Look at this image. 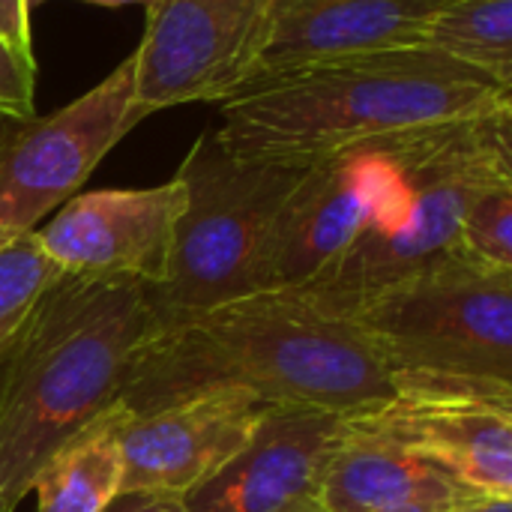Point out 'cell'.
<instances>
[{"label":"cell","instance_id":"1","mask_svg":"<svg viewBox=\"0 0 512 512\" xmlns=\"http://www.w3.org/2000/svg\"><path fill=\"white\" fill-rule=\"evenodd\" d=\"M204 390L351 417L393 393V372L354 321L291 288H267L156 327L132 357L117 402L144 414Z\"/></svg>","mask_w":512,"mask_h":512},{"label":"cell","instance_id":"2","mask_svg":"<svg viewBox=\"0 0 512 512\" xmlns=\"http://www.w3.org/2000/svg\"><path fill=\"white\" fill-rule=\"evenodd\" d=\"M219 108L216 135L231 150L315 162L512 111V90L432 45H408L300 69Z\"/></svg>","mask_w":512,"mask_h":512},{"label":"cell","instance_id":"3","mask_svg":"<svg viewBox=\"0 0 512 512\" xmlns=\"http://www.w3.org/2000/svg\"><path fill=\"white\" fill-rule=\"evenodd\" d=\"M156 330L147 285L60 273L0 351V507L123 390L132 357Z\"/></svg>","mask_w":512,"mask_h":512},{"label":"cell","instance_id":"4","mask_svg":"<svg viewBox=\"0 0 512 512\" xmlns=\"http://www.w3.org/2000/svg\"><path fill=\"white\" fill-rule=\"evenodd\" d=\"M312 162L246 156L201 132L177 168L186 207L168 276L147 288L156 327L273 288V246L282 210Z\"/></svg>","mask_w":512,"mask_h":512},{"label":"cell","instance_id":"5","mask_svg":"<svg viewBox=\"0 0 512 512\" xmlns=\"http://www.w3.org/2000/svg\"><path fill=\"white\" fill-rule=\"evenodd\" d=\"M390 372L512 384V270L453 252L351 318Z\"/></svg>","mask_w":512,"mask_h":512},{"label":"cell","instance_id":"6","mask_svg":"<svg viewBox=\"0 0 512 512\" xmlns=\"http://www.w3.org/2000/svg\"><path fill=\"white\" fill-rule=\"evenodd\" d=\"M512 111L459 126L420 168L408 219L384 240L357 246L303 288H291L336 318H354L390 285L456 252L471 204L512 183Z\"/></svg>","mask_w":512,"mask_h":512},{"label":"cell","instance_id":"7","mask_svg":"<svg viewBox=\"0 0 512 512\" xmlns=\"http://www.w3.org/2000/svg\"><path fill=\"white\" fill-rule=\"evenodd\" d=\"M459 126L465 123L315 159L279 219L273 288H303L345 252L399 231L423 162Z\"/></svg>","mask_w":512,"mask_h":512},{"label":"cell","instance_id":"8","mask_svg":"<svg viewBox=\"0 0 512 512\" xmlns=\"http://www.w3.org/2000/svg\"><path fill=\"white\" fill-rule=\"evenodd\" d=\"M132 54L96 87L48 117H0V249L63 207L132 120Z\"/></svg>","mask_w":512,"mask_h":512},{"label":"cell","instance_id":"9","mask_svg":"<svg viewBox=\"0 0 512 512\" xmlns=\"http://www.w3.org/2000/svg\"><path fill=\"white\" fill-rule=\"evenodd\" d=\"M348 420L438 465L474 495L512 498V384L393 372V393Z\"/></svg>","mask_w":512,"mask_h":512},{"label":"cell","instance_id":"10","mask_svg":"<svg viewBox=\"0 0 512 512\" xmlns=\"http://www.w3.org/2000/svg\"><path fill=\"white\" fill-rule=\"evenodd\" d=\"M135 60L132 120L237 96L270 33L276 0H153Z\"/></svg>","mask_w":512,"mask_h":512},{"label":"cell","instance_id":"11","mask_svg":"<svg viewBox=\"0 0 512 512\" xmlns=\"http://www.w3.org/2000/svg\"><path fill=\"white\" fill-rule=\"evenodd\" d=\"M183 207L186 189L177 177L150 189L81 192L36 228V240L63 273L153 288L168 276Z\"/></svg>","mask_w":512,"mask_h":512},{"label":"cell","instance_id":"12","mask_svg":"<svg viewBox=\"0 0 512 512\" xmlns=\"http://www.w3.org/2000/svg\"><path fill=\"white\" fill-rule=\"evenodd\" d=\"M270 408L243 390H204L144 414L123 408V492L186 498L246 447Z\"/></svg>","mask_w":512,"mask_h":512},{"label":"cell","instance_id":"13","mask_svg":"<svg viewBox=\"0 0 512 512\" xmlns=\"http://www.w3.org/2000/svg\"><path fill=\"white\" fill-rule=\"evenodd\" d=\"M339 414L270 408L246 447L183 501L189 512H324Z\"/></svg>","mask_w":512,"mask_h":512},{"label":"cell","instance_id":"14","mask_svg":"<svg viewBox=\"0 0 512 512\" xmlns=\"http://www.w3.org/2000/svg\"><path fill=\"white\" fill-rule=\"evenodd\" d=\"M447 3L450 0H276L270 33L240 93L330 60L423 45L429 24Z\"/></svg>","mask_w":512,"mask_h":512},{"label":"cell","instance_id":"15","mask_svg":"<svg viewBox=\"0 0 512 512\" xmlns=\"http://www.w3.org/2000/svg\"><path fill=\"white\" fill-rule=\"evenodd\" d=\"M468 492L438 465L378 438L348 417L324 474V512H390L402 507L450 510Z\"/></svg>","mask_w":512,"mask_h":512},{"label":"cell","instance_id":"16","mask_svg":"<svg viewBox=\"0 0 512 512\" xmlns=\"http://www.w3.org/2000/svg\"><path fill=\"white\" fill-rule=\"evenodd\" d=\"M120 420L114 402L51 453L30 486L36 512H102L123 492Z\"/></svg>","mask_w":512,"mask_h":512},{"label":"cell","instance_id":"17","mask_svg":"<svg viewBox=\"0 0 512 512\" xmlns=\"http://www.w3.org/2000/svg\"><path fill=\"white\" fill-rule=\"evenodd\" d=\"M423 45L512 90V0H450L429 24Z\"/></svg>","mask_w":512,"mask_h":512},{"label":"cell","instance_id":"18","mask_svg":"<svg viewBox=\"0 0 512 512\" xmlns=\"http://www.w3.org/2000/svg\"><path fill=\"white\" fill-rule=\"evenodd\" d=\"M60 273L63 270L39 246L36 231L0 249V351Z\"/></svg>","mask_w":512,"mask_h":512},{"label":"cell","instance_id":"19","mask_svg":"<svg viewBox=\"0 0 512 512\" xmlns=\"http://www.w3.org/2000/svg\"><path fill=\"white\" fill-rule=\"evenodd\" d=\"M456 252L483 267L512 270V183L492 186L471 204Z\"/></svg>","mask_w":512,"mask_h":512},{"label":"cell","instance_id":"20","mask_svg":"<svg viewBox=\"0 0 512 512\" xmlns=\"http://www.w3.org/2000/svg\"><path fill=\"white\" fill-rule=\"evenodd\" d=\"M0 117H36V60L18 57L0 42Z\"/></svg>","mask_w":512,"mask_h":512},{"label":"cell","instance_id":"21","mask_svg":"<svg viewBox=\"0 0 512 512\" xmlns=\"http://www.w3.org/2000/svg\"><path fill=\"white\" fill-rule=\"evenodd\" d=\"M0 42L9 45L18 57L36 60L33 33H30V3L27 0H0Z\"/></svg>","mask_w":512,"mask_h":512},{"label":"cell","instance_id":"22","mask_svg":"<svg viewBox=\"0 0 512 512\" xmlns=\"http://www.w3.org/2000/svg\"><path fill=\"white\" fill-rule=\"evenodd\" d=\"M102 512H189V507L168 492H120Z\"/></svg>","mask_w":512,"mask_h":512},{"label":"cell","instance_id":"23","mask_svg":"<svg viewBox=\"0 0 512 512\" xmlns=\"http://www.w3.org/2000/svg\"><path fill=\"white\" fill-rule=\"evenodd\" d=\"M444 512H512V498H495V495H468L459 504Z\"/></svg>","mask_w":512,"mask_h":512},{"label":"cell","instance_id":"24","mask_svg":"<svg viewBox=\"0 0 512 512\" xmlns=\"http://www.w3.org/2000/svg\"><path fill=\"white\" fill-rule=\"evenodd\" d=\"M30 6H39L45 0H27ZM81 3H96V6H150L153 0H81Z\"/></svg>","mask_w":512,"mask_h":512},{"label":"cell","instance_id":"25","mask_svg":"<svg viewBox=\"0 0 512 512\" xmlns=\"http://www.w3.org/2000/svg\"><path fill=\"white\" fill-rule=\"evenodd\" d=\"M390 512H438V510H426V507H402V510H390Z\"/></svg>","mask_w":512,"mask_h":512},{"label":"cell","instance_id":"26","mask_svg":"<svg viewBox=\"0 0 512 512\" xmlns=\"http://www.w3.org/2000/svg\"><path fill=\"white\" fill-rule=\"evenodd\" d=\"M0 512H6V510H3V507H0Z\"/></svg>","mask_w":512,"mask_h":512}]
</instances>
